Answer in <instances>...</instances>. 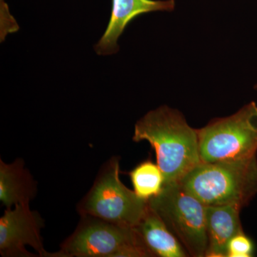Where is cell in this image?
<instances>
[{
	"instance_id": "obj_12",
	"label": "cell",
	"mask_w": 257,
	"mask_h": 257,
	"mask_svg": "<svg viewBox=\"0 0 257 257\" xmlns=\"http://www.w3.org/2000/svg\"><path fill=\"white\" fill-rule=\"evenodd\" d=\"M134 192L145 200L158 195L164 186L165 179L157 164L150 160L144 161L128 173Z\"/></svg>"
},
{
	"instance_id": "obj_2",
	"label": "cell",
	"mask_w": 257,
	"mask_h": 257,
	"mask_svg": "<svg viewBox=\"0 0 257 257\" xmlns=\"http://www.w3.org/2000/svg\"><path fill=\"white\" fill-rule=\"evenodd\" d=\"M206 206H247L257 193V158L200 162L179 182Z\"/></svg>"
},
{
	"instance_id": "obj_13",
	"label": "cell",
	"mask_w": 257,
	"mask_h": 257,
	"mask_svg": "<svg viewBox=\"0 0 257 257\" xmlns=\"http://www.w3.org/2000/svg\"><path fill=\"white\" fill-rule=\"evenodd\" d=\"M254 251V244L244 232L235 235L227 246V257H251Z\"/></svg>"
},
{
	"instance_id": "obj_6",
	"label": "cell",
	"mask_w": 257,
	"mask_h": 257,
	"mask_svg": "<svg viewBox=\"0 0 257 257\" xmlns=\"http://www.w3.org/2000/svg\"><path fill=\"white\" fill-rule=\"evenodd\" d=\"M197 132L201 162L256 156L257 104L251 101L231 116L211 120Z\"/></svg>"
},
{
	"instance_id": "obj_14",
	"label": "cell",
	"mask_w": 257,
	"mask_h": 257,
	"mask_svg": "<svg viewBox=\"0 0 257 257\" xmlns=\"http://www.w3.org/2000/svg\"><path fill=\"white\" fill-rule=\"evenodd\" d=\"M254 89H256V90H257V84H256V85L254 86Z\"/></svg>"
},
{
	"instance_id": "obj_10",
	"label": "cell",
	"mask_w": 257,
	"mask_h": 257,
	"mask_svg": "<svg viewBox=\"0 0 257 257\" xmlns=\"http://www.w3.org/2000/svg\"><path fill=\"white\" fill-rule=\"evenodd\" d=\"M37 192V182L22 159L10 164L0 160V201L7 209L30 204Z\"/></svg>"
},
{
	"instance_id": "obj_3",
	"label": "cell",
	"mask_w": 257,
	"mask_h": 257,
	"mask_svg": "<svg viewBox=\"0 0 257 257\" xmlns=\"http://www.w3.org/2000/svg\"><path fill=\"white\" fill-rule=\"evenodd\" d=\"M82 216L73 234L51 257L155 256L135 228Z\"/></svg>"
},
{
	"instance_id": "obj_7",
	"label": "cell",
	"mask_w": 257,
	"mask_h": 257,
	"mask_svg": "<svg viewBox=\"0 0 257 257\" xmlns=\"http://www.w3.org/2000/svg\"><path fill=\"white\" fill-rule=\"evenodd\" d=\"M43 219L30 204H19L14 209H5L0 218V253L6 257L36 256L26 249L33 248L38 256L51 257L43 246L40 235Z\"/></svg>"
},
{
	"instance_id": "obj_4",
	"label": "cell",
	"mask_w": 257,
	"mask_h": 257,
	"mask_svg": "<svg viewBox=\"0 0 257 257\" xmlns=\"http://www.w3.org/2000/svg\"><path fill=\"white\" fill-rule=\"evenodd\" d=\"M149 200L130 190L119 179V158L111 157L101 167L92 188L79 203L81 216L135 228L146 214Z\"/></svg>"
},
{
	"instance_id": "obj_8",
	"label": "cell",
	"mask_w": 257,
	"mask_h": 257,
	"mask_svg": "<svg viewBox=\"0 0 257 257\" xmlns=\"http://www.w3.org/2000/svg\"><path fill=\"white\" fill-rule=\"evenodd\" d=\"M175 8V0H112L110 20L94 50L99 55L116 53L119 50L118 39L136 17L151 12H171Z\"/></svg>"
},
{
	"instance_id": "obj_9",
	"label": "cell",
	"mask_w": 257,
	"mask_h": 257,
	"mask_svg": "<svg viewBox=\"0 0 257 257\" xmlns=\"http://www.w3.org/2000/svg\"><path fill=\"white\" fill-rule=\"evenodd\" d=\"M234 204L207 206L208 246L206 256L227 257V246L235 235L242 232L239 214Z\"/></svg>"
},
{
	"instance_id": "obj_1",
	"label": "cell",
	"mask_w": 257,
	"mask_h": 257,
	"mask_svg": "<svg viewBox=\"0 0 257 257\" xmlns=\"http://www.w3.org/2000/svg\"><path fill=\"white\" fill-rule=\"evenodd\" d=\"M133 141H147L156 155L165 184L180 182L201 162L197 130L180 111L161 106L149 111L135 126Z\"/></svg>"
},
{
	"instance_id": "obj_11",
	"label": "cell",
	"mask_w": 257,
	"mask_h": 257,
	"mask_svg": "<svg viewBox=\"0 0 257 257\" xmlns=\"http://www.w3.org/2000/svg\"><path fill=\"white\" fill-rule=\"evenodd\" d=\"M135 229L155 256H189L175 234L150 207Z\"/></svg>"
},
{
	"instance_id": "obj_5",
	"label": "cell",
	"mask_w": 257,
	"mask_h": 257,
	"mask_svg": "<svg viewBox=\"0 0 257 257\" xmlns=\"http://www.w3.org/2000/svg\"><path fill=\"white\" fill-rule=\"evenodd\" d=\"M149 207L175 234L189 256H206L205 204L177 182L165 184L162 192L149 200Z\"/></svg>"
}]
</instances>
